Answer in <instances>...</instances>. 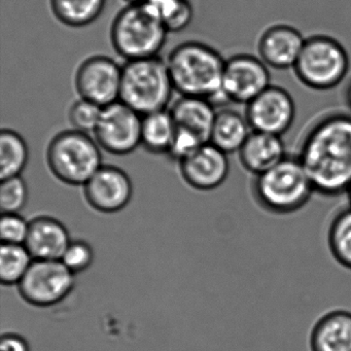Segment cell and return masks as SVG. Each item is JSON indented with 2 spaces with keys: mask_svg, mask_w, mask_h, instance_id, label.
<instances>
[{
  "mask_svg": "<svg viewBox=\"0 0 351 351\" xmlns=\"http://www.w3.org/2000/svg\"><path fill=\"white\" fill-rule=\"evenodd\" d=\"M252 191L261 208L277 215L301 210L315 194L311 180L297 156H287L268 171L254 176Z\"/></svg>",
  "mask_w": 351,
  "mask_h": 351,
  "instance_id": "3",
  "label": "cell"
},
{
  "mask_svg": "<svg viewBox=\"0 0 351 351\" xmlns=\"http://www.w3.org/2000/svg\"><path fill=\"white\" fill-rule=\"evenodd\" d=\"M123 66L106 56H94L82 63L75 75V88L81 98L101 108L120 100Z\"/></svg>",
  "mask_w": 351,
  "mask_h": 351,
  "instance_id": "12",
  "label": "cell"
},
{
  "mask_svg": "<svg viewBox=\"0 0 351 351\" xmlns=\"http://www.w3.org/2000/svg\"><path fill=\"white\" fill-rule=\"evenodd\" d=\"M75 277L60 260H34L18 291L30 305L51 307L69 297L75 287Z\"/></svg>",
  "mask_w": 351,
  "mask_h": 351,
  "instance_id": "8",
  "label": "cell"
},
{
  "mask_svg": "<svg viewBox=\"0 0 351 351\" xmlns=\"http://www.w3.org/2000/svg\"><path fill=\"white\" fill-rule=\"evenodd\" d=\"M347 196H348L349 205L351 206V186L349 189L348 192H347Z\"/></svg>",
  "mask_w": 351,
  "mask_h": 351,
  "instance_id": "35",
  "label": "cell"
},
{
  "mask_svg": "<svg viewBox=\"0 0 351 351\" xmlns=\"http://www.w3.org/2000/svg\"><path fill=\"white\" fill-rule=\"evenodd\" d=\"M0 351H30V346L24 337L10 332L1 337Z\"/></svg>",
  "mask_w": 351,
  "mask_h": 351,
  "instance_id": "32",
  "label": "cell"
},
{
  "mask_svg": "<svg viewBox=\"0 0 351 351\" xmlns=\"http://www.w3.org/2000/svg\"><path fill=\"white\" fill-rule=\"evenodd\" d=\"M29 160V149L25 139L11 129L0 133V176L1 180L21 176Z\"/></svg>",
  "mask_w": 351,
  "mask_h": 351,
  "instance_id": "23",
  "label": "cell"
},
{
  "mask_svg": "<svg viewBox=\"0 0 351 351\" xmlns=\"http://www.w3.org/2000/svg\"><path fill=\"white\" fill-rule=\"evenodd\" d=\"M176 124L170 110L143 116L141 145L153 154H168L176 136Z\"/></svg>",
  "mask_w": 351,
  "mask_h": 351,
  "instance_id": "21",
  "label": "cell"
},
{
  "mask_svg": "<svg viewBox=\"0 0 351 351\" xmlns=\"http://www.w3.org/2000/svg\"><path fill=\"white\" fill-rule=\"evenodd\" d=\"M169 34L163 22L145 3L129 5L114 18L112 46L127 61L159 56Z\"/></svg>",
  "mask_w": 351,
  "mask_h": 351,
  "instance_id": "4",
  "label": "cell"
},
{
  "mask_svg": "<svg viewBox=\"0 0 351 351\" xmlns=\"http://www.w3.org/2000/svg\"><path fill=\"white\" fill-rule=\"evenodd\" d=\"M30 221L19 213H3L0 219V237L3 243L25 244Z\"/></svg>",
  "mask_w": 351,
  "mask_h": 351,
  "instance_id": "30",
  "label": "cell"
},
{
  "mask_svg": "<svg viewBox=\"0 0 351 351\" xmlns=\"http://www.w3.org/2000/svg\"><path fill=\"white\" fill-rule=\"evenodd\" d=\"M344 100L346 104L347 108L351 112V77L349 80L348 83L346 84V87L344 90Z\"/></svg>",
  "mask_w": 351,
  "mask_h": 351,
  "instance_id": "33",
  "label": "cell"
},
{
  "mask_svg": "<svg viewBox=\"0 0 351 351\" xmlns=\"http://www.w3.org/2000/svg\"><path fill=\"white\" fill-rule=\"evenodd\" d=\"M306 38L289 24H274L261 34L256 44L258 56L269 67L276 71L293 69Z\"/></svg>",
  "mask_w": 351,
  "mask_h": 351,
  "instance_id": "15",
  "label": "cell"
},
{
  "mask_svg": "<svg viewBox=\"0 0 351 351\" xmlns=\"http://www.w3.org/2000/svg\"><path fill=\"white\" fill-rule=\"evenodd\" d=\"M170 112L178 128L194 133L203 143H209L217 114L213 102L204 98L180 96Z\"/></svg>",
  "mask_w": 351,
  "mask_h": 351,
  "instance_id": "19",
  "label": "cell"
},
{
  "mask_svg": "<svg viewBox=\"0 0 351 351\" xmlns=\"http://www.w3.org/2000/svg\"><path fill=\"white\" fill-rule=\"evenodd\" d=\"M245 117L252 131L282 136L293 126L295 104L285 88L271 85L246 104Z\"/></svg>",
  "mask_w": 351,
  "mask_h": 351,
  "instance_id": "11",
  "label": "cell"
},
{
  "mask_svg": "<svg viewBox=\"0 0 351 351\" xmlns=\"http://www.w3.org/2000/svg\"><path fill=\"white\" fill-rule=\"evenodd\" d=\"M300 83L316 91H328L340 85L349 71L346 49L326 34L306 38L293 69Z\"/></svg>",
  "mask_w": 351,
  "mask_h": 351,
  "instance_id": "6",
  "label": "cell"
},
{
  "mask_svg": "<svg viewBox=\"0 0 351 351\" xmlns=\"http://www.w3.org/2000/svg\"><path fill=\"white\" fill-rule=\"evenodd\" d=\"M141 127L143 116L119 100L104 108L94 136L104 151L128 155L141 145Z\"/></svg>",
  "mask_w": 351,
  "mask_h": 351,
  "instance_id": "9",
  "label": "cell"
},
{
  "mask_svg": "<svg viewBox=\"0 0 351 351\" xmlns=\"http://www.w3.org/2000/svg\"><path fill=\"white\" fill-rule=\"evenodd\" d=\"M271 85L269 67L260 57L238 54L226 60L223 93L227 101L246 106Z\"/></svg>",
  "mask_w": 351,
  "mask_h": 351,
  "instance_id": "10",
  "label": "cell"
},
{
  "mask_svg": "<svg viewBox=\"0 0 351 351\" xmlns=\"http://www.w3.org/2000/svg\"><path fill=\"white\" fill-rule=\"evenodd\" d=\"M174 91L167 61L159 56L123 66L120 101L141 116L166 110Z\"/></svg>",
  "mask_w": 351,
  "mask_h": 351,
  "instance_id": "5",
  "label": "cell"
},
{
  "mask_svg": "<svg viewBox=\"0 0 351 351\" xmlns=\"http://www.w3.org/2000/svg\"><path fill=\"white\" fill-rule=\"evenodd\" d=\"M60 261L75 275L85 272L93 264V247L84 240H71Z\"/></svg>",
  "mask_w": 351,
  "mask_h": 351,
  "instance_id": "29",
  "label": "cell"
},
{
  "mask_svg": "<svg viewBox=\"0 0 351 351\" xmlns=\"http://www.w3.org/2000/svg\"><path fill=\"white\" fill-rule=\"evenodd\" d=\"M102 110L104 108L98 104L80 98L69 110V121L75 130L90 134L95 132L101 118Z\"/></svg>",
  "mask_w": 351,
  "mask_h": 351,
  "instance_id": "28",
  "label": "cell"
},
{
  "mask_svg": "<svg viewBox=\"0 0 351 351\" xmlns=\"http://www.w3.org/2000/svg\"><path fill=\"white\" fill-rule=\"evenodd\" d=\"M34 258L24 244L3 243L0 248V280L3 285H19Z\"/></svg>",
  "mask_w": 351,
  "mask_h": 351,
  "instance_id": "25",
  "label": "cell"
},
{
  "mask_svg": "<svg viewBox=\"0 0 351 351\" xmlns=\"http://www.w3.org/2000/svg\"><path fill=\"white\" fill-rule=\"evenodd\" d=\"M129 5H136V3H145L147 0H125Z\"/></svg>",
  "mask_w": 351,
  "mask_h": 351,
  "instance_id": "34",
  "label": "cell"
},
{
  "mask_svg": "<svg viewBox=\"0 0 351 351\" xmlns=\"http://www.w3.org/2000/svg\"><path fill=\"white\" fill-rule=\"evenodd\" d=\"M84 195L95 210L118 213L130 203L133 184L124 170L114 166H102L84 186Z\"/></svg>",
  "mask_w": 351,
  "mask_h": 351,
  "instance_id": "13",
  "label": "cell"
},
{
  "mask_svg": "<svg viewBox=\"0 0 351 351\" xmlns=\"http://www.w3.org/2000/svg\"><path fill=\"white\" fill-rule=\"evenodd\" d=\"M71 241L69 230L60 221L38 217L30 221L24 245L34 260H61Z\"/></svg>",
  "mask_w": 351,
  "mask_h": 351,
  "instance_id": "16",
  "label": "cell"
},
{
  "mask_svg": "<svg viewBox=\"0 0 351 351\" xmlns=\"http://www.w3.org/2000/svg\"><path fill=\"white\" fill-rule=\"evenodd\" d=\"M226 60L213 47L186 42L176 47L167 59L174 90L182 96L227 101L223 93Z\"/></svg>",
  "mask_w": 351,
  "mask_h": 351,
  "instance_id": "2",
  "label": "cell"
},
{
  "mask_svg": "<svg viewBox=\"0 0 351 351\" xmlns=\"http://www.w3.org/2000/svg\"><path fill=\"white\" fill-rule=\"evenodd\" d=\"M297 157L315 194L328 198L347 194L351 186V114L332 112L316 121Z\"/></svg>",
  "mask_w": 351,
  "mask_h": 351,
  "instance_id": "1",
  "label": "cell"
},
{
  "mask_svg": "<svg viewBox=\"0 0 351 351\" xmlns=\"http://www.w3.org/2000/svg\"><path fill=\"white\" fill-rule=\"evenodd\" d=\"M180 164L182 178L196 190H215L229 176L228 154L210 143L201 145Z\"/></svg>",
  "mask_w": 351,
  "mask_h": 351,
  "instance_id": "14",
  "label": "cell"
},
{
  "mask_svg": "<svg viewBox=\"0 0 351 351\" xmlns=\"http://www.w3.org/2000/svg\"><path fill=\"white\" fill-rule=\"evenodd\" d=\"M238 154L244 169L254 176L268 171L287 156L281 136L256 131H252Z\"/></svg>",
  "mask_w": 351,
  "mask_h": 351,
  "instance_id": "18",
  "label": "cell"
},
{
  "mask_svg": "<svg viewBox=\"0 0 351 351\" xmlns=\"http://www.w3.org/2000/svg\"><path fill=\"white\" fill-rule=\"evenodd\" d=\"M330 254L340 266L351 270V206L339 211L328 230Z\"/></svg>",
  "mask_w": 351,
  "mask_h": 351,
  "instance_id": "24",
  "label": "cell"
},
{
  "mask_svg": "<svg viewBox=\"0 0 351 351\" xmlns=\"http://www.w3.org/2000/svg\"><path fill=\"white\" fill-rule=\"evenodd\" d=\"M311 351H351V312L334 309L322 314L312 326Z\"/></svg>",
  "mask_w": 351,
  "mask_h": 351,
  "instance_id": "17",
  "label": "cell"
},
{
  "mask_svg": "<svg viewBox=\"0 0 351 351\" xmlns=\"http://www.w3.org/2000/svg\"><path fill=\"white\" fill-rule=\"evenodd\" d=\"M47 161L52 173L71 186H85L104 166L96 139L75 129L63 131L52 139Z\"/></svg>",
  "mask_w": 351,
  "mask_h": 351,
  "instance_id": "7",
  "label": "cell"
},
{
  "mask_svg": "<svg viewBox=\"0 0 351 351\" xmlns=\"http://www.w3.org/2000/svg\"><path fill=\"white\" fill-rule=\"evenodd\" d=\"M204 143H203L194 133L176 126V136H174L173 143H172L168 154L180 162L189 157L191 154L194 153Z\"/></svg>",
  "mask_w": 351,
  "mask_h": 351,
  "instance_id": "31",
  "label": "cell"
},
{
  "mask_svg": "<svg viewBox=\"0 0 351 351\" xmlns=\"http://www.w3.org/2000/svg\"><path fill=\"white\" fill-rule=\"evenodd\" d=\"M106 5V0H51L55 17L73 28L85 27L95 22Z\"/></svg>",
  "mask_w": 351,
  "mask_h": 351,
  "instance_id": "22",
  "label": "cell"
},
{
  "mask_svg": "<svg viewBox=\"0 0 351 351\" xmlns=\"http://www.w3.org/2000/svg\"><path fill=\"white\" fill-rule=\"evenodd\" d=\"M28 186L21 176L1 180L0 208L3 213H19L27 204Z\"/></svg>",
  "mask_w": 351,
  "mask_h": 351,
  "instance_id": "27",
  "label": "cell"
},
{
  "mask_svg": "<svg viewBox=\"0 0 351 351\" xmlns=\"http://www.w3.org/2000/svg\"><path fill=\"white\" fill-rule=\"evenodd\" d=\"M145 3L169 32L186 29L194 17L191 0H147Z\"/></svg>",
  "mask_w": 351,
  "mask_h": 351,
  "instance_id": "26",
  "label": "cell"
},
{
  "mask_svg": "<svg viewBox=\"0 0 351 351\" xmlns=\"http://www.w3.org/2000/svg\"><path fill=\"white\" fill-rule=\"evenodd\" d=\"M252 131L245 114L223 110L217 114L209 143L229 155L240 151Z\"/></svg>",
  "mask_w": 351,
  "mask_h": 351,
  "instance_id": "20",
  "label": "cell"
}]
</instances>
